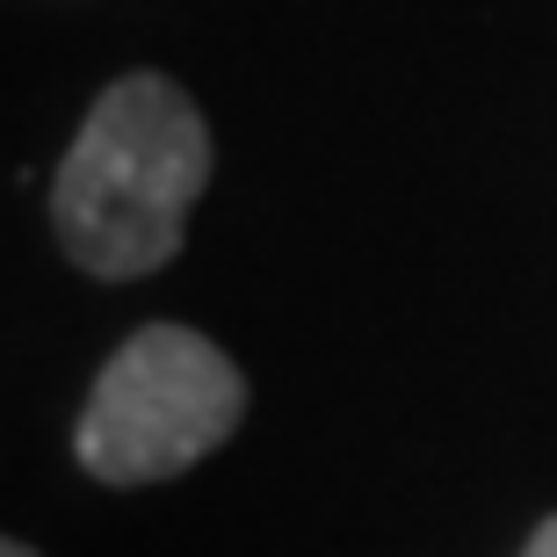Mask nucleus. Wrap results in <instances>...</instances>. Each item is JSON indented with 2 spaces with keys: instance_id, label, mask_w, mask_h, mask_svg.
Wrapping results in <instances>:
<instances>
[{
  "instance_id": "nucleus-1",
  "label": "nucleus",
  "mask_w": 557,
  "mask_h": 557,
  "mask_svg": "<svg viewBox=\"0 0 557 557\" xmlns=\"http://www.w3.org/2000/svg\"><path fill=\"white\" fill-rule=\"evenodd\" d=\"M210 182V131L166 73H124L87 109L51 182V232L65 261L102 283L152 275L182 253L188 210Z\"/></svg>"
},
{
  "instance_id": "nucleus-2",
  "label": "nucleus",
  "mask_w": 557,
  "mask_h": 557,
  "mask_svg": "<svg viewBox=\"0 0 557 557\" xmlns=\"http://www.w3.org/2000/svg\"><path fill=\"white\" fill-rule=\"evenodd\" d=\"M247 376L196 326H138L87 392L73 456L102 485H160L232 442Z\"/></svg>"
},
{
  "instance_id": "nucleus-3",
  "label": "nucleus",
  "mask_w": 557,
  "mask_h": 557,
  "mask_svg": "<svg viewBox=\"0 0 557 557\" xmlns=\"http://www.w3.org/2000/svg\"><path fill=\"white\" fill-rule=\"evenodd\" d=\"M521 557H557V515L536 521V536H529V550H521Z\"/></svg>"
},
{
  "instance_id": "nucleus-4",
  "label": "nucleus",
  "mask_w": 557,
  "mask_h": 557,
  "mask_svg": "<svg viewBox=\"0 0 557 557\" xmlns=\"http://www.w3.org/2000/svg\"><path fill=\"white\" fill-rule=\"evenodd\" d=\"M0 557H37V550H29V543H0Z\"/></svg>"
}]
</instances>
